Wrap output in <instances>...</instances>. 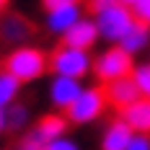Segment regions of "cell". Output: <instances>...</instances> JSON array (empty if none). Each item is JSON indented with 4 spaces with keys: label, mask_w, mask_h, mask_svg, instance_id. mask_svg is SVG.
Instances as JSON below:
<instances>
[{
    "label": "cell",
    "mask_w": 150,
    "mask_h": 150,
    "mask_svg": "<svg viewBox=\"0 0 150 150\" xmlns=\"http://www.w3.org/2000/svg\"><path fill=\"white\" fill-rule=\"evenodd\" d=\"M106 106H109V101H106L104 88H96V86L86 88L83 86L80 96L65 109V117H67V122H73V124H91V122H96L104 114Z\"/></svg>",
    "instance_id": "277c9868"
},
{
    "label": "cell",
    "mask_w": 150,
    "mask_h": 150,
    "mask_svg": "<svg viewBox=\"0 0 150 150\" xmlns=\"http://www.w3.org/2000/svg\"><path fill=\"white\" fill-rule=\"evenodd\" d=\"M31 31L34 29H31L29 18H23L21 13H5L0 18V42L3 44H11V47L29 44Z\"/></svg>",
    "instance_id": "52a82bcc"
},
{
    "label": "cell",
    "mask_w": 150,
    "mask_h": 150,
    "mask_svg": "<svg viewBox=\"0 0 150 150\" xmlns=\"http://www.w3.org/2000/svg\"><path fill=\"white\" fill-rule=\"evenodd\" d=\"M49 70L54 75H65V78H86L93 70V57L88 49H78V47L62 44L49 54Z\"/></svg>",
    "instance_id": "3957f363"
},
{
    "label": "cell",
    "mask_w": 150,
    "mask_h": 150,
    "mask_svg": "<svg viewBox=\"0 0 150 150\" xmlns=\"http://www.w3.org/2000/svg\"><path fill=\"white\" fill-rule=\"evenodd\" d=\"M119 47L124 49V52H129L132 57H137L140 52L150 49V26H148V23H140V21H135V23H132V29L122 36Z\"/></svg>",
    "instance_id": "4fadbf2b"
},
{
    "label": "cell",
    "mask_w": 150,
    "mask_h": 150,
    "mask_svg": "<svg viewBox=\"0 0 150 150\" xmlns=\"http://www.w3.org/2000/svg\"><path fill=\"white\" fill-rule=\"evenodd\" d=\"M132 80H135L140 96L142 98H150V62H142V65H135L132 67Z\"/></svg>",
    "instance_id": "e0dca14e"
},
{
    "label": "cell",
    "mask_w": 150,
    "mask_h": 150,
    "mask_svg": "<svg viewBox=\"0 0 150 150\" xmlns=\"http://www.w3.org/2000/svg\"><path fill=\"white\" fill-rule=\"evenodd\" d=\"M83 18V3H70V5H57L44 11V26L52 36H65L75 23Z\"/></svg>",
    "instance_id": "8992f818"
},
{
    "label": "cell",
    "mask_w": 150,
    "mask_h": 150,
    "mask_svg": "<svg viewBox=\"0 0 150 150\" xmlns=\"http://www.w3.org/2000/svg\"><path fill=\"white\" fill-rule=\"evenodd\" d=\"M114 3H119V0H88V8H91V13H98V11H104Z\"/></svg>",
    "instance_id": "7402d4cb"
},
{
    "label": "cell",
    "mask_w": 150,
    "mask_h": 150,
    "mask_svg": "<svg viewBox=\"0 0 150 150\" xmlns=\"http://www.w3.org/2000/svg\"><path fill=\"white\" fill-rule=\"evenodd\" d=\"M70 3H83V0H42L44 11H49V8H57V5H70Z\"/></svg>",
    "instance_id": "603a6c76"
},
{
    "label": "cell",
    "mask_w": 150,
    "mask_h": 150,
    "mask_svg": "<svg viewBox=\"0 0 150 150\" xmlns=\"http://www.w3.org/2000/svg\"><path fill=\"white\" fill-rule=\"evenodd\" d=\"M127 150H150V135H135L129 140Z\"/></svg>",
    "instance_id": "44dd1931"
},
{
    "label": "cell",
    "mask_w": 150,
    "mask_h": 150,
    "mask_svg": "<svg viewBox=\"0 0 150 150\" xmlns=\"http://www.w3.org/2000/svg\"><path fill=\"white\" fill-rule=\"evenodd\" d=\"M104 93H106L109 106H114V109H119V111L127 109L129 104H135L137 98H140V91H137L132 75L117 78V80H111V83H104Z\"/></svg>",
    "instance_id": "9c48e42d"
},
{
    "label": "cell",
    "mask_w": 150,
    "mask_h": 150,
    "mask_svg": "<svg viewBox=\"0 0 150 150\" xmlns=\"http://www.w3.org/2000/svg\"><path fill=\"white\" fill-rule=\"evenodd\" d=\"M21 91V80L13 78L8 70H0V109H8L11 104H16Z\"/></svg>",
    "instance_id": "2e32d148"
},
{
    "label": "cell",
    "mask_w": 150,
    "mask_h": 150,
    "mask_svg": "<svg viewBox=\"0 0 150 150\" xmlns=\"http://www.w3.org/2000/svg\"><path fill=\"white\" fill-rule=\"evenodd\" d=\"M31 119V111L26 104H11L5 109V132H21V129H26V124Z\"/></svg>",
    "instance_id": "9a60e30c"
},
{
    "label": "cell",
    "mask_w": 150,
    "mask_h": 150,
    "mask_svg": "<svg viewBox=\"0 0 150 150\" xmlns=\"http://www.w3.org/2000/svg\"><path fill=\"white\" fill-rule=\"evenodd\" d=\"M5 132V109H0V135Z\"/></svg>",
    "instance_id": "cb8c5ba5"
},
{
    "label": "cell",
    "mask_w": 150,
    "mask_h": 150,
    "mask_svg": "<svg viewBox=\"0 0 150 150\" xmlns=\"http://www.w3.org/2000/svg\"><path fill=\"white\" fill-rule=\"evenodd\" d=\"M132 137H135L132 127L119 117V119H114L104 129V135H101V150H127Z\"/></svg>",
    "instance_id": "7c38bea8"
},
{
    "label": "cell",
    "mask_w": 150,
    "mask_h": 150,
    "mask_svg": "<svg viewBox=\"0 0 150 150\" xmlns=\"http://www.w3.org/2000/svg\"><path fill=\"white\" fill-rule=\"evenodd\" d=\"M135 67V57L129 52H124L119 44H111L109 49H104L96 60H93V73L101 83H111L117 78H127L132 75Z\"/></svg>",
    "instance_id": "5b68a950"
},
{
    "label": "cell",
    "mask_w": 150,
    "mask_h": 150,
    "mask_svg": "<svg viewBox=\"0 0 150 150\" xmlns=\"http://www.w3.org/2000/svg\"><path fill=\"white\" fill-rule=\"evenodd\" d=\"M122 119L132 127L135 135H150V98H137L135 104L122 109Z\"/></svg>",
    "instance_id": "8fae6325"
},
{
    "label": "cell",
    "mask_w": 150,
    "mask_h": 150,
    "mask_svg": "<svg viewBox=\"0 0 150 150\" xmlns=\"http://www.w3.org/2000/svg\"><path fill=\"white\" fill-rule=\"evenodd\" d=\"M8 3H11V0H0V13H5V8H8Z\"/></svg>",
    "instance_id": "d4e9b609"
},
{
    "label": "cell",
    "mask_w": 150,
    "mask_h": 150,
    "mask_svg": "<svg viewBox=\"0 0 150 150\" xmlns=\"http://www.w3.org/2000/svg\"><path fill=\"white\" fill-rule=\"evenodd\" d=\"M98 39H101V36H98V29H96V21L83 16V18L75 23L73 29L62 36V44L78 47V49H88V52H91V47L96 44Z\"/></svg>",
    "instance_id": "30bf717a"
},
{
    "label": "cell",
    "mask_w": 150,
    "mask_h": 150,
    "mask_svg": "<svg viewBox=\"0 0 150 150\" xmlns=\"http://www.w3.org/2000/svg\"><path fill=\"white\" fill-rule=\"evenodd\" d=\"M119 3H122V5H129V8H132V5H135L137 0H119Z\"/></svg>",
    "instance_id": "484cf974"
},
{
    "label": "cell",
    "mask_w": 150,
    "mask_h": 150,
    "mask_svg": "<svg viewBox=\"0 0 150 150\" xmlns=\"http://www.w3.org/2000/svg\"><path fill=\"white\" fill-rule=\"evenodd\" d=\"M80 91H83V83H80L78 78L54 75V78L49 80V101H52L54 109H62V111H65V109L80 96Z\"/></svg>",
    "instance_id": "ba28073f"
},
{
    "label": "cell",
    "mask_w": 150,
    "mask_h": 150,
    "mask_svg": "<svg viewBox=\"0 0 150 150\" xmlns=\"http://www.w3.org/2000/svg\"><path fill=\"white\" fill-rule=\"evenodd\" d=\"M3 70H8L21 83H31V80H39L49 70V54L44 49L31 47V44L13 47L8 52V57H5V67Z\"/></svg>",
    "instance_id": "6da1fadb"
},
{
    "label": "cell",
    "mask_w": 150,
    "mask_h": 150,
    "mask_svg": "<svg viewBox=\"0 0 150 150\" xmlns=\"http://www.w3.org/2000/svg\"><path fill=\"white\" fill-rule=\"evenodd\" d=\"M132 13H135V21L150 26V0H137L132 5Z\"/></svg>",
    "instance_id": "ffe728a7"
},
{
    "label": "cell",
    "mask_w": 150,
    "mask_h": 150,
    "mask_svg": "<svg viewBox=\"0 0 150 150\" xmlns=\"http://www.w3.org/2000/svg\"><path fill=\"white\" fill-rule=\"evenodd\" d=\"M93 21H96V29H98V36L109 42V44H119L122 36L132 29L135 23V13L129 5H122V3H114L104 11L93 13Z\"/></svg>",
    "instance_id": "7a4b0ae2"
},
{
    "label": "cell",
    "mask_w": 150,
    "mask_h": 150,
    "mask_svg": "<svg viewBox=\"0 0 150 150\" xmlns=\"http://www.w3.org/2000/svg\"><path fill=\"white\" fill-rule=\"evenodd\" d=\"M44 140H39V135L34 132V129H29L26 135H21L18 137V142H16L11 150H44Z\"/></svg>",
    "instance_id": "ac0fdd59"
},
{
    "label": "cell",
    "mask_w": 150,
    "mask_h": 150,
    "mask_svg": "<svg viewBox=\"0 0 150 150\" xmlns=\"http://www.w3.org/2000/svg\"><path fill=\"white\" fill-rule=\"evenodd\" d=\"M65 129H67V117H60V114H47L34 127V132L39 135V140H44V142L54 140V137H62Z\"/></svg>",
    "instance_id": "5bb4252c"
},
{
    "label": "cell",
    "mask_w": 150,
    "mask_h": 150,
    "mask_svg": "<svg viewBox=\"0 0 150 150\" xmlns=\"http://www.w3.org/2000/svg\"><path fill=\"white\" fill-rule=\"evenodd\" d=\"M44 150H80V145H78L75 140H70L67 135H62V137L49 140V142L44 145Z\"/></svg>",
    "instance_id": "d6986e66"
}]
</instances>
